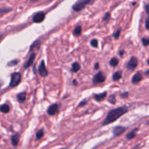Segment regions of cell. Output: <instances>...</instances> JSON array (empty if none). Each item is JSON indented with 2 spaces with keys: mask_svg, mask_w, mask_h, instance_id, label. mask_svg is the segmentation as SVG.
<instances>
[{
  "mask_svg": "<svg viewBox=\"0 0 149 149\" xmlns=\"http://www.w3.org/2000/svg\"><path fill=\"white\" fill-rule=\"evenodd\" d=\"M137 64H138V60L135 58V57H131L130 61H129L128 64L127 65V68L129 70H131L133 71L134 70V68L137 66Z\"/></svg>",
  "mask_w": 149,
  "mask_h": 149,
  "instance_id": "5b68a950",
  "label": "cell"
},
{
  "mask_svg": "<svg viewBox=\"0 0 149 149\" xmlns=\"http://www.w3.org/2000/svg\"><path fill=\"white\" fill-rule=\"evenodd\" d=\"M118 60L116 58H112V59L110 61V65L112 67H115L116 65H118Z\"/></svg>",
  "mask_w": 149,
  "mask_h": 149,
  "instance_id": "ffe728a7",
  "label": "cell"
},
{
  "mask_svg": "<svg viewBox=\"0 0 149 149\" xmlns=\"http://www.w3.org/2000/svg\"><path fill=\"white\" fill-rule=\"evenodd\" d=\"M121 77H122V73L121 71H116L112 75V79L114 81H118L121 78Z\"/></svg>",
  "mask_w": 149,
  "mask_h": 149,
  "instance_id": "2e32d148",
  "label": "cell"
},
{
  "mask_svg": "<svg viewBox=\"0 0 149 149\" xmlns=\"http://www.w3.org/2000/svg\"><path fill=\"white\" fill-rule=\"evenodd\" d=\"M145 8V11H146V13H148V17H149V4H146Z\"/></svg>",
  "mask_w": 149,
  "mask_h": 149,
  "instance_id": "f546056e",
  "label": "cell"
},
{
  "mask_svg": "<svg viewBox=\"0 0 149 149\" xmlns=\"http://www.w3.org/2000/svg\"><path fill=\"white\" fill-rule=\"evenodd\" d=\"M148 74H149V71H146V72H145V74H146V75H148Z\"/></svg>",
  "mask_w": 149,
  "mask_h": 149,
  "instance_id": "d590c367",
  "label": "cell"
},
{
  "mask_svg": "<svg viewBox=\"0 0 149 149\" xmlns=\"http://www.w3.org/2000/svg\"><path fill=\"white\" fill-rule=\"evenodd\" d=\"M129 93H127V92H126V93H123V94H121V96H122L123 97H127V96H128Z\"/></svg>",
  "mask_w": 149,
  "mask_h": 149,
  "instance_id": "1f68e13d",
  "label": "cell"
},
{
  "mask_svg": "<svg viewBox=\"0 0 149 149\" xmlns=\"http://www.w3.org/2000/svg\"><path fill=\"white\" fill-rule=\"evenodd\" d=\"M18 62V61H17V60H14V61H10V62H9V63L7 64V65H8V66H13V65H17Z\"/></svg>",
  "mask_w": 149,
  "mask_h": 149,
  "instance_id": "484cf974",
  "label": "cell"
},
{
  "mask_svg": "<svg viewBox=\"0 0 149 149\" xmlns=\"http://www.w3.org/2000/svg\"><path fill=\"white\" fill-rule=\"evenodd\" d=\"M126 130V128L124 127H121V126H118V127H115V128L113 129L112 130V132H113L114 135L115 136H119V135H122Z\"/></svg>",
  "mask_w": 149,
  "mask_h": 149,
  "instance_id": "9c48e42d",
  "label": "cell"
},
{
  "mask_svg": "<svg viewBox=\"0 0 149 149\" xmlns=\"http://www.w3.org/2000/svg\"><path fill=\"white\" fill-rule=\"evenodd\" d=\"M137 131H138V128H135V129H134L133 130H131L129 133H128L127 135V139L131 140V139H132V138H134V137L136 136V135H137Z\"/></svg>",
  "mask_w": 149,
  "mask_h": 149,
  "instance_id": "5bb4252c",
  "label": "cell"
},
{
  "mask_svg": "<svg viewBox=\"0 0 149 149\" xmlns=\"http://www.w3.org/2000/svg\"><path fill=\"white\" fill-rule=\"evenodd\" d=\"M86 103H87V101H86V100H83V101L80 102V104H79V106H85Z\"/></svg>",
  "mask_w": 149,
  "mask_h": 149,
  "instance_id": "4dcf8cb0",
  "label": "cell"
},
{
  "mask_svg": "<svg viewBox=\"0 0 149 149\" xmlns=\"http://www.w3.org/2000/svg\"><path fill=\"white\" fill-rule=\"evenodd\" d=\"M43 135H44L43 130H39L38 131L36 134L37 139H40V138H42V137H43Z\"/></svg>",
  "mask_w": 149,
  "mask_h": 149,
  "instance_id": "44dd1931",
  "label": "cell"
},
{
  "mask_svg": "<svg viewBox=\"0 0 149 149\" xmlns=\"http://www.w3.org/2000/svg\"><path fill=\"white\" fill-rule=\"evenodd\" d=\"M37 1V0H32V1Z\"/></svg>",
  "mask_w": 149,
  "mask_h": 149,
  "instance_id": "8d00e7d4",
  "label": "cell"
},
{
  "mask_svg": "<svg viewBox=\"0 0 149 149\" xmlns=\"http://www.w3.org/2000/svg\"><path fill=\"white\" fill-rule=\"evenodd\" d=\"M109 102L110 103H112V104H115V102H116V99H115V96L114 95H112L110 96Z\"/></svg>",
  "mask_w": 149,
  "mask_h": 149,
  "instance_id": "603a6c76",
  "label": "cell"
},
{
  "mask_svg": "<svg viewBox=\"0 0 149 149\" xmlns=\"http://www.w3.org/2000/svg\"><path fill=\"white\" fill-rule=\"evenodd\" d=\"M145 28L147 29H149V17L145 20Z\"/></svg>",
  "mask_w": 149,
  "mask_h": 149,
  "instance_id": "f1b7e54d",
  "label": "cell"
},
{
  "mask_svg": "<svg viewBox=\"0 0 149 149\" xmlns=\"http://www.w3.org/2000/svg\"><path fill=\"white\" fill-rule=\"evenodd\" d=\"M148 125H149V122H148Z\"/></svg>",
  "mask_w": 149,
  "mask_h": 149,
  "instance_id": "f35d334b",
  "label": "cell"
},
{
  "mask_svg": "<svg viewBox=\"0 0 149 149\" xmlns=\"http://www.w3.org/2000/svg\"><path fill=\"white\" fill-rule=\"evenodd\" d=\"M58 111V105L57 103L53 104L50 106L48 109V113L51 116H53V115L56 114Z\"/></svg>",
  "mask_w": 149,
  "mask_h": 149,
  "instance_id": "ba28073f",
  "label": "cell"
},
{
  "mask_svg": "<svg viewBox=\"0 0 149 149\" xmlns=\"http://www.w3.org/2000/svg\"><path fill=\"white\" fill-rule=\"evenodd\" d=\"M11 11V9L10 8H1L0 9V15H2L5 14V13H9V12Z\"/></svg>",
  "mask_w": 149,
  "mask_h": 149,
  "instance_id": "7402d4cb",
  "label": "cell"
},
{
  "mask_svg": "<svg viewBox=\"0 0 149 149\" xmlns=\"http://www.w3.org/2000/svg\"><path fill=\"white\" fill-rule=\"evenodd\" d=\"M19 138H20V137H19L18 134H15V135L12 136L11 142H12V144H13L14 146H18V142H19Z\"/></svg>",
  "mask_w": 149,
  "mask_h": 149,
  "instance_id": "4fadbf2b",
  "label": "cell"
},
{
  "mask_svg": "<svg viewBox=\"0 0 149 149\" xmlns=\"http://www.w3.org/2000/svg\"><path fill=\"white\" fill-rule=\"evenodd\" d=\"M142 43L145 47L149 45V38H143V39H142Z\"/></svg>",
  "mask_w": 149,
  "mask_h": 149,
  "instance_id": "cb8c5ba5",
  "label": "cell"
},
{
  "mask_svg": "<svg viewBox=\"0 0 149 149\" xmlns=\"http://www.w3.org/2000/svg\"><path fill=\"white\" fill-rule=\"evenodd\" d=\"M91 45L92 47H98V42L96 39H92L91 41Z\"/></svg>",
  "mask_w": 149,
  "mask_h": 149,
  "instance_id": "d4e9b609",
  "label": "cell"
},
{
  "mask_svg": "<svg viewBox=\"0 0 149 149\" xmlns=\"http://www.w3.org/2000/svg\"><path fill=\"white\" fill-rule=\"evenodd\" d=\"M17 98H18V100L19 102H20V103H23V102H24L25 100H26V93H19V94H18V95H17Z\"/></svg>",
  "mask_w": 149,
  "mask_h": 149,
  "instance_id": "9a60e30c",
  "label": "cell"
},
{
  "mask_svg": "<svg viewBox=\"0 0 149 149\" xmlns=\"http://www.w3.org/2000/svg\"><path fill=\"white\" fill-rule=\"evenodd\" d=\"M35 57H36V53H34V52H32V53L30 55V56H29L27 62H26V64L24 65L25 68H27L28 67L31 66V65L33 64L34 61V59H35Z\"/></svg>",
  "mask_w": 149,
  "mask_h": 149,
  "instance_id": "30bf717a",
  "label": "cell"
},
{
  "mask_svg": "<svg viewBox=\"0 0 149 149\" xmlns=\"http://www.w3.org/2000/svg\"><path fill=\"white\" fill-rule=\"evenodd\" d=\"M82 32V27L80 26H77V27L74 29V30L73 31V34L75 36H78L81 34Z\"/></svg>",
  "mask_w": 149,
  "mask_h": 149,
  "instance_id": "e0dca14e",
  "label": "cell"
},
{
  "mask_svg": "<svg viewBox=\"0 0 149 149\" xmlns=\"http://www.w3.org/2000/svg\"><path fill=\"white\" fill-rule=\"evenodd\" d=\"M127 111H128V109H127V108L126 106H121V107H118L117 109L110 111L108 112L105 119L102 122V126H105V125H108L109 124L112 123L115 120H117L118 118L122 116Z\"/></svg>",
  "mask_w": 149,
  "mask_h": 149,
  "instance_id": "6da1fadb",
  "label": "cell"
},
{
  "mask_svg": "<svg viewBox=\"0 0 149 149\" xmlns=\"http://www.w3.org/2000/svg\"><path fill=\"white\" fill-rule=\"evenodd\" d=\"M45 13H42V12H39V13H36V14L33 16V21L37 23H41V22H42L45 20Z\"/></svg>",
  "mask_w": 149,
  "mask_h": 149,
  "instance_id": "52a82bcc",
  "label": "cell"
},
{
  "mask_svg": "<svg viewBox=\"0 0 149 149\" xmlns=\"http://www.w3.org/2000/svg\"><path fill=\"white\" fill-rule=\"evenodd\" d=\"M105 77L102 72H98L94 75L93 78V82L94 84H99V83L104 82L105 81Z\"/></svg>",
  "mask_w": 149,
  "mask_h": 149,
  "instance_id": "277c9868",
  "label": "cell"
},
{
  "mask_svg": "<svg viewBox=\"0 0 149 149\" xmlns=\"http://www.w3.org/2000/svg\"><path fill=\"white\" fill-rule=\"evenodd\" d=\"M38 71H39V74L41 77H47L48 74V71L46 69V67L45 65V63H44V61H41L40 64L39 65V68H38Z\"/></svg>",
  "mask_w": 149,
  "mask_h": 149,
  "instance_id": "8992f818",
  "label": "cell"
},
{
  "mask_svg": "<svg viewBox=\"0 0 149 149\" xmlns=\"http://www.w3.org/2000/svg\"><path fill=\"white\" fill-rule=\"evenodd\" d=\"M94 0H77L75 3L72 5V8L74 11L79 12L85 8L87 4H93Z\"/></svg>",
  "mask_w": 149,
  "mask_h": 149,
  "instance_id": "7a4b0ae2",
  "label": "cell"
},
{
  "mask_svg": "<svg viewBox=\"0 0 149 149\" xmlns=\"http://www.w3.org/2000/svg\"><path fill=\"white\" fill-rule=\"evenodd\" d=\"M142 79H143V76H142V74H140V72H137L136 73V74L134 75V77H132L131 82H132L133 84H137V83L140 82V81L142 80Z\"/></svg>",
  "mask_w": 149,
  "mask_h": 149,
  "instance_id": "8fae6325",
  "label": "cell"
},
{
  "mask_svg": "<svg viewBox=\"0 0 149 149\" xmlns=\"http://www.w3.org/2000/svg\"><path fill=\"white\" fill-rule=\"evenodd\" d=\"M72 83H73V84H74V85H77V81H76L75 79H74V80H73Z\"/></svg>",
  "mask_w": 149,
  "mask_h": 149,
  "instance_id": "836d02e7",
  "label": "cell"
},
{
  "mask_svg": "<svg viewBox=\"0 0 149 149\" xmlns=\"http://www.w3.org/2000/svg\"><path fill=\"white\" fill-rule=\"evenodd\" d=\"M20 79H21V75H20V73H13L11 74L10 86L11 87H15L20 83Z\"/></svg>",
  "mask_w": 149,
  "mask_h": 149,
  "instance_id": "3957f363",
  "label": "cell"
},
{
  "mask_svg": "<svg viewBox=\"0 0 149 149\" xmlns=\"http://www.w3.org/2000/svg\"><path fill=\"white\" fill-rule=\"evenodd\" d=\"M120 33H121V30H120V29L117 30V31H115V33H114V37H115V39H118L120 36Z\"/></svg>",
  "mask_w": 149,
  "mask_h": 149,
  "instance_id": "83f0119b",
  "label": "cell"
},
{
  "mask_svg": "<svg viewBox=\"0 0 149 149\" xmlns=\"http://www.w3.org/2000/svg\"><path fill=\"white\" fill-rule=\"evenodd\" d=\"M0 111H1L2 113H7L10 111V106L7 104H4L0 107Z\"/></svg>",
  "mask_w": 149,
  "mask_h": 149,
  "instance_id": "ac0fdd59",
  "label": "cell"
},
{
  "mask_svg": "<svg viewBox=\"0 0 149 149\" xmlns=\"http://www.w3.org/2000/svg\"><path fill=\"white\" fill-rule=\"evenodd\" d=\"M124 50H121V52H119V54H120V55H124Z\"/></svg>",
  "mask_w": 149,
  "mask_h": 149,
  "instance_id": "e575fe53",
  "label": "cell"
},
{
  "mask_svg": "<svg viewBox=\"0 0 149 149\" xmlns=\"http://www.w3.org/2000/svg\"><path fill=\"white\" fill-rule=\"evenodd\" d=\"M80 69V65L77 62L74 63L72 64V71L73 72H77Z\"/></svg>",
  "mask_w": 149,
  "mask_h": 149,
  "instance_id": "d6986e66",
  "label": "cell"
},
{
  "mask_svg": "<svg viewBox=\"0 0 149 149\" xmlns=\"http://www.w3.org/2000/svg\"><path fill=\"white\" fill-rule=\"evenodd\" d=\"M106 96H107V93L106 92H104V93H100V94L95 95L94 98L95 100H97V101H102V100H103L106 97Z\"/></svg>",
  "mask_w": 149,
  "mask_h": 149,
  "instance_id": "7c38bea8",
  "label": "cell"
},
{
  "mask_svg": "<svg viewBox=\"0 0 149 149\" xmlns=\"http://www.w3.org/2000/svg\"><path fill=\"white\" fill-rule=\"evenodd\" d=\"M61 149H65V148H61Z\"/></svg>",
  "mask_w": 149,
  "mask_h": 149,
  "instance_id": "74e56055",
  "label": "cell"
},
{
  "mask_svg": "<svg viewBox=\"0 0 149 149\" xmlns=\"http://www.w3.org/2000/svg\"><path fill=\"white\" fill-rule=\"evenodd\" d=\"M110 17V13H106L105 14L103 17V20H109Z\"/></svg>",
  "mask_w": 149,
  "mask_h": 149,
  "instance_id": "4316f807",
  "label": "cell"
},
{
  "mask_svg": "<svg viewBox=\"0 0 149 149\" xmlns=\"http://www.w3.org/2000/svg\"><path fill=\"white\" fill-rule=\"evenodd\" d=\"M99 63H96L95 64V65H94V69H95V70L98 69V68H99Z\"/></svg>",
  "mask_w": 149,
  "mask_h": 149,
  "instance_id": "d6a6232c",
  "label": "cell"
}]
</instances>
